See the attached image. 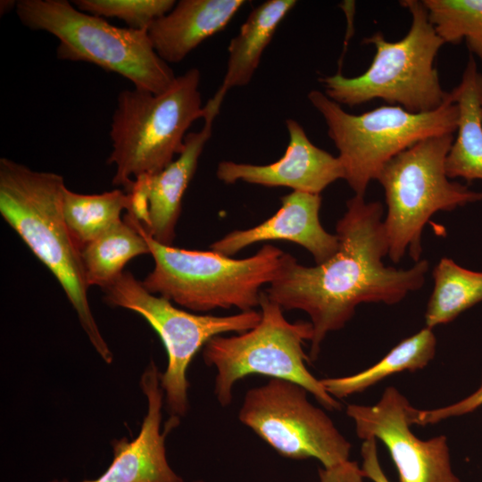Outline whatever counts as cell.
I'll use <instances>...</instances> for the list:
<instances>
[{
	"mask_svg": "<svg viewBox=\"0 0 482 482\" xmlns=\"http://www.w3.org/2000/svg\"><path fill=\"white\" fill-rule=\"evenodd\" d=\"M244 0H180L148 29L157 54L167 63L181 62L201 43L221 31Z\"/></svg>",
	"mask_w": 482,
	"mask_h": 482,
	"instance_id": "cell-17",
	"label": "cell"
},
{
	"mask_svg": "<svg viewBox=\"0 0 482 482\" xmlns=\"http://www.w3.org/2000/svg\"><path fill=\"white\" fill-rule=\"evenodd\" d=\"M80 11L102 18H117L130 29L148 30L176 4L174 0H76Z\"/></svg>",
	"mask_w": 482,
	"mask_h": 482,
	"instance_id": "cell-25",
	"label": "cell"
},
{
	"mask_svg": "<svg viewBox=\"0 0 482 482\" xmlns=\"http://www.w3.org/2000/svg\"><path fill=\"white\" fill-rule=\"evenodd\" d=\"M125 220L145 239L154 261L141 281L145 288L193 312L231 307L246 312L259 306L262 287L277 278L287 256L272 245L245 259L181 249L155 241L128 213Z\"/></svg>",
	"mask_w": 482,
	"mask_h": 482,
	"instance_id": "cell-3",
	"label": "cell"
},
{
	"mask_svg": "<svg viewBox=\"0 0 482 482\" xmlns=\"http://www.w3.org/2000/svg\"><path fill=\"white\" fill-rule=\"evenodd\" d=\"M307 98L327 124L344 179L361 196L393 157L425 138L453 134L458 125L459 108L451 94L439 108L423 113L388 104L353 115L319 90L310 91Z\"/></svg>",
	"mask_w": 482,
	"mask_h": 482,
	"instance_id": "cell-7",
	"label": "cell"
},
{
	"mask_svg": "<svg viewBox=\"0 0 482 482\" xmlns=\"http://www.w3.org/2000/svg\"><path fill=\"white\" fill-rule=\"evenodd\" d=\"M481 62H482V60H481Z\"/></svg>",
	"mask_w": 482,
	"mask_h": 482,
	"instance_id": "cell-31",
	"label": "cell"
},
{
	"mask_svg": "<svg viewBox=\"0 0 482 482\" xmlns=\"http://www.w3.org/2000/svg\"><path fill=\"white\" fill-rule=\"evenodd\" d=\"M15 12L25 27L58 39L59 60L93 63L153 94L164 92L177 77L155 52L147 30L114 26L66 0H21Z\"/></svg>",
	"mask_w": 482,
	"mask_h": 482,
	"instance_id": "cell-6",
	"label": "cell"
},
{
	"mask_svg": "<svg viewBox=\"0 0 482 482\" xmlns=\"http://www.w3.org/2000/svg\"><path fill=\"white\" fill-rule=\"evenodd\" d=\"M308 394L295 382L270 378L245 393L238 419L283 457L314 458L324 468L349 461L351 443Z\"/></svg>",
	"mask_w": 482,
	"mask_h": 482,
	"instance_id": "cell-11",
	"label": "cell"
},
{
	"mask_svg": "<svg viewBox=\"0 0 482 482\" xmlns=\"http://www.w3.org/2000/svg\"><path fill=\"white\" fill-rule=\"evenodd\" d=\"M143 254H150L145 239L131 224L119 221L81 249L87 285L109 286L131 259Z\"/></svg>",
	"mask_w": 482,
	"mask_h": 482,
	"instance_id": "cell-21",
	"label": "cell"
},
{
	"mask_svg": "<svg viewBox=\"0 0 482 482\" xmlns=\"http://www.w3.org/2000/svg\"><path fill=\"white\" fill-rule=\"evenodd\" d=\"M361 454L362 460L361 469L365 478L373 482H390L380 466L375 438L371 437L362 442Z\"/></svg>",
	"mask_w": 482,
	"mask_h": 482,
	"instance_id": "cell-27",
	"label": "cell"
},
{
	"mask_svg": "<svg viewBox=\"0 0 482 482\" xmlns=\"http://www.w3.org/2000/svg\"><path fill=\"white\" fill-rule=\"evenodd\" d=\"M428 19L445 43L465 40L482 60V0H423Z\"/></svg>",
	"mask_w": 482,
	"mask_h": 482,
	"instance_id": "cell-24",
	"label": "cell"
},
{
	"mask_svg": "<svg viewBox=\"0 0 482 482\" xmlns=\"http://www.w3.org/2000/svg\"><path fill=\"white\" fill-rule=\"evenodd\" d=\"M411 406L397 388L387 386L375 404H348L345 412L359 438L373 437L386 445L399 482H461L452 466L446 436L419 438L411 429Z\"/></svg>",
	"mask_w": 482,
	"mask_h": 482,
	"instance_id": "cell-12",
	"label": "cell"
},
{
	"mask_svg": "<svg viewBox=\"0 0 482 482\" xmlns=\"http://www.w3.org/2000/svg\"><path fill=\"white\" fill-rule=\"evenodd\" d=\"M400 4L411 15V28L402 39L387 41L378 31L364 38L376 49L370 67L348 78L341 73L320 78L325 95L348 106L382 99L414 113L429 112L448 99L440 84L435 60L445 44L428 19L422 1L403 0Z\"/></svg>",
	"mask_w": 482,
	"mask_h": 482,
	"instance_id": "cell-5",
	"label": "cell"
},
{
	"mask_svg": "<svg viewBox=\"0 0 482 482\" xmlns=\"http://www.w3.org/2000/svg\"><path fill=\"white\" fill-rule=\"evenodd\" d=\"M130 197L125 190L114 189L102 194L85 195L67 187L62 197L66 224L80 249L120 221V213L129 207Z\"/></svg>",
	"mask_w": 482,
	"mask_h": 482,
	"instance_id": "cell-23",
	"label": "cell"
},
{
	"mask_svg": "<svg viewBox=\"0 0 482 482\" xmlns=\"http://www.w3.org/2000/svg\"><path fill=\"white\" fill-rule=\"evenodd\" d=\"M383 213L380 202H366L355 195L336 226L337 252L312 267L287 253L278 276L265 290L283 310L309 315L313 329L310 361L318 358L327 335L343 328L359 304H395L424 285L429 269L425 259L407 270L384 265L388 242Z\"/></svg>",
	"mask_w": 482,
	"mask_h": 482,
	"instance_id": "cell-1",
	"label": "cell"
},
{
	"mask_svg": "<svg viewBox=\"0 0 482 482\" xmlns=\"http://www.w3.org/2000/svg\"><path fill=\"white\" fill-rule=\"evenodd\" d=\"M453 142V134L425 138L388 161L376 179L385 192L384 227L394 262L406 251L415 262L420 260L422 231L433 214L482 201V191L447 178L445 162Z\"/></svg>",
	"mask_w": 482,
	"mask_h": 482,
	"instance_id": "cell-9",
	"label": "cell"
},
{
	"mask_svg": "<svg viewBox=\"0 0 482 482\" xmlns=\"http://www.w3.org/2000/svg\"><path fill=\"white\" fill-rule=\"evenodd\" d=\"M224 99L213 96L204 105V124L187 133L185 148L155 175L146 174L147 220L142 225L155 241L172 245L184 194L196 170L199 157L212 133L213 121Z\"/></svg>",
	"mask_w": 482,
	"mask_h": 482,
	"instance_id": "cell-16",
	"label": "cell"
},
{
	"mask_svg": "<svg viewBox=\"0 0 482 482\" xmlns=\"http://www.w3.org/2000/svg\"><path fill=\"white\" fill-rule=\"evenodd\" d=\"M62 175L34 170L0 159V213L30 251L52 272L77 312L90 343L106 363L112 353L90 309L81 249L66 224Z\"/></svg>",
	"mask_w": 482,
	"mask_h": 482,
	"instance_id": "cell-2",
	"label": "cell"
},
{
	"mask_svg": "<svg viewBox=\"0 0 482 482\" xmlns=\"http://www.w3.org/2000/svg\"><path fill=\"white\" fill-rule=\"evenodd\" d=\"M140 386L147 399V411L137 436L131 441L126 437L113 440V459L109 468L97 478L81 482H184L167 461L165 437L179 418L171 417L165 430L161 431L164 391L154 362L143 372Z\"/></svg>",
	"mask_w": 482,
	"mask_h": 482,
	"instance_id": "cell-14",
	"label": "cell"
},
{
	"mask_svg": "<svg viewBox=\"0 0 482 482\" xmlns=\"http://www.w3.org/2000/svg\"><path fill=\"white\" fill-rule=\"evenodd\" d=\"M16 4H17V2L16 1H6V0H4V1H1V4H0V11H1V13L4 14L6 13L7 12L11 11V9L12 7H16Z\"/></svg>",
	"mask_w": 482,
	"mask_h": 482,
	"instance_id": "cell-29",
	"label": "cell"
},
{
	"mask_svg": "<svg viewBox=\"0 0 482 482\" xmlns=\"http://www.w3.org/2000/svg\"><path fill=\"white\" fill-rule=\"evenodd\" d=\"M482 407V373L479 386L469 395L449 405L435 409L420 410L411 406L409 420L412 425H432L447 419L471 413Z\"/></svg>",
	"mask_w": 482,
	"mask_h": 482,
	"instance_id": "cell-26",
	"label": "cell"
},
{
	"mask_svg": "<svg viewBox=\"0 0 482 482\" xmlns=\"http://www.w3.org/2000/svg\"><path fill=\"white\" fill-rule=\"evenodd\" d=\"M194 482H204V481H202V480H196V481H194Z\"/></svg>",
	"mask_w": 482,
	"mask_h": 482,
	"instance_id": "cell-30",
	"label": "cell"
},
{
	"mask_svg": "<svg viewBox=\"0 0 482 482\" xmlns=\"http://www.w3.org/2000/svg\"><path fill=\"white\" fill-rule=\"evenodd\" d=\"M200 71L191 68L161 94L124 89L117 98L107 163L115 166L112 185L129 193L140 175H155L185 148L187 131L204 118Z\"/></svg>",
	"mask_w": 482,
	"mask_h": 482,
	"instance_id": "cell-4",
	"label": "cell"
},
{
	"mask_svg": "<svg viewBox=\"0 0 482 482\" xmlns=\"http://www.w3.org/2000/svg\"><path fill=\"white\" fill-rule=\"evenodd\" d=\"M105 303L142 316L160 337L168 356L160 385L171 417L185 415L188 407L187 370L195 354L216 336L242 333L254 328L261 312L253 310L229 316L195 314L175 307L170 300L155 296L131 272L123 273L102 288Z\"/></svg>",
	"mask_w": 482,
	"mask_h": 482,
	"instance_id": "cell-10",
	"label": "cell"
},
{
	"mask_svg": "<svg viewBox=\"0 0 482 482\" xmlns=\"http://www.w3.org/2000/svg\"><path fill=\"white\" fill-rule=\"evenodd\" d=\"M295 4V0H267L249 13L229 42L226 72L215 94L225 97L230 88L249 84L278 25Z\"/></svg>",
	"mask_w": 482,
	"mask_h": 482,
	"instance_id": "cell-19",
	"label": "cell"
},
{
	"mask_svg": "<svg viewBox=\"0 0 482 482\" xmlns=\"http://www.w3.org/2000/svg\"><path fill=\"white\" fill-rule=\"evenodd\" d=\"M320 482H364L361 466L353 461L319 470Z\"/></svg>",
	"mask_w": 482,
	"mask_h": 482,
	"instance_id": "cell-28",
	"label": "cell"
},
{
	"mask_svg": "<svg viewBox=\"0 0 482 482\" xmlns=\"http://www.w3.org/2000/svg\"><path fill=\"white\" fill-rule=\"evenodd\" d=\"M432 276L434 288L425 312L426 327L453 321L461 312L482 302V271L463 268L444 257Z\"/></svg>",
	"mask_w": 482,
	"mask_h": 482,
	"instance_id": "cell-22",
	"label": "cell"
},
{
	"mask_svg": "<svg viewBox=\"0 0 482 482\" xmlns=\"http://www.w3.org/2000/svg\"><path fill=\"white\" fill-rule=\"evenodd\" d=\"M288 145L284 155L267 165L223 161L216 176L225 184L243 181L264 187H286L294 191L320 195L331 183L345 179L339 158L313 145L303 127L287 119Z\"/></svg>",
	"mask_w": 482,
	"mask_h": 482,
	"instance_id": "cell-13",
	"label": "cell"
},
{
	"mask_svg": "<svg viewBox=\"0 0 482 482\" xmlns=\"http://www.w3.org/2000/svg\"><path fill=\"white\" fill-rule=\"evenodd\" d=\"M320 195L300 191L281 197L278 211L262 223L234 230L211 245V250L231 257L244 248L263 241H289L307 249L320 264L338 250L337 234L327 232L320 221Z\"/></svg>",
	"mask_w": 482,
	"mask_h": 482,
	"instance_id": "cell-15",
	"label": "cell"
},
{
	"mask_svg": "<svg viewBox=\"0 0 482 482\" xmlns=\"http://www.w3.org/2000/svg\"><path fill=\"white\" fill-rule=\"evenodd\" d=\"M260 306L261 320L254 328L229 337L216 336L203 348L204 362L216 370L214 394L220 404L229 406L235 384L257 374L299 384L324 408L339 410L338 400L306 366L310 359L303 345L312 340V323L287 320L284 310L265 291L261 293Z\"/></svg>",
	"mask_w": 482,
	"mask_h": 482,
	"instance_id": "cell-8",
	"label": "cell"
},
{
	"mask_svg": "<svg viewBox=\"0 0 482 482\" xmlns=\"http://www.w3.org/2000/svg\"><path fill=\"white\" fill-rule=\"evenodd\" d=\"M436 338L432 328H423L393 347L380 361L368 369L345 377L325 378L320 381L336 399L360 394L387 377L424 369L435 357Z\"/></svg>",
	"mask_w": 482,
	"mask_h": 482,
	"instance_id": "cell-20",
	"label": "cell"
},
{
	"mask_svg": "<svg viewBox=\"0 0 482 482\" xmlns=\"http://www.w3.org/2000/svg\"><path fill=\"white\" fill-rule=\"evenodd\" d=\"M458 105L457 137L445 162L448 179L482 180V72L470 54L460 83L450 92Z\"/></svg>",
	"mask_w": 482,
	"mask_h": 482,
	"instance_id": "cell-18",
	"label": "cell"
}]
</instances>
